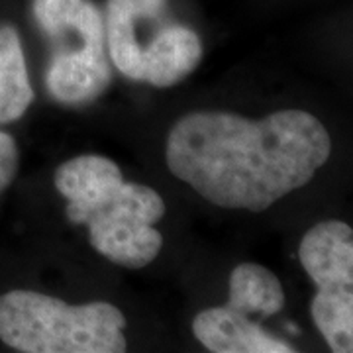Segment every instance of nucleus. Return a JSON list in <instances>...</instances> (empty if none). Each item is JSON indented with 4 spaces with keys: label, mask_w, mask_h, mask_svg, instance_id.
Returning <instances> with one entry per match:
<instances>
[{
    "label": "nucleus",
    "mask_w": 353,
    "mask_h": 353,
    "mask_svg": "<svg viewBox=\"0 0 353 353\" xmlns=\"http://www.w3.org/2000/svg\"><path fill=\"white\" fill-rule=\"evenodd\" d=\"M332 138L314 114L287 108L252 120L222 110L185 114L169 130L171 175L226 210L261 212L308 185Z\"/></svg>",
    "instance_id": "nucleus-1"
},
{
    "label": "nucleus",
    "mask_w": 353,
    "mask_h": 353,
    "mask_svg": "<svg viewBox=\"0 0 353 353\" xmlns=\"http://www.w3.org/2000/svg\"><path fill=\"white\" fill-rule=\"evenodd\" d=\"M126 316L110 303L67 304L36 290L0 294V341L22 353H122Z\"/></svg>",
    "instance_id": "nucleus-2"
},
{
    "label": "nucleus",
    "mask_w": 353,
    "mask_h": 353,
    "mask_svg": "<svg viewBox=\"0 0 353 353\" xmlns=\"http://www.w3.org/2000/svg\"><path fill=\"white\" fill-rule=\"evenodd\" d=\"M34 22L51 43L43 83L53 101L87 106L112 85L104 16L92 0H32Z\"/></svg>",
    "instance_id": "nucleus-3"
},
{
    "label": "nucleus",
    "mask_w": 353,
    "mask_h": 353,
    "mask_svg": "<svg viewBox=\"0 0 353 353\" xmlns=\"http://www.w3.org/2000/svg\"><path fill=\"white\" fill-rule=\"evenodd\" d=\"M299 259L316 285L312 322L334 353L353 352V230L341 220L310 228L299 245Z\"/></svg>",
    "instance_id": "nucleus-4"
},
{
    "label": "nucleus",
    "mask_w": 353,
    "mask_h": 353,
    "mask_svg": "<svg viewBox=\"0 0 353 353\" xmlns=\"http://www.w3.org/2000/svg\"><path fill=\"white\" fill-rule=\"evenodd\" d=\"M165 216L163 196L148 185L122 183L112 199L83 216L92 250L110 263L141 269L155 261L163 236L155 224Z\"/></svg>",
    "instance_id": "nucleus-5"
},
{
    "label": "nucleus",
    "mask_w": 353,
    "mask_h": 353,
    "mask_svg": "<svg viewBox=\"0 0 353 353\" xmlns=\"http://www.w3.org/2000/svg\"><path fill=\"white\" fill-rule=\"evenodd\" d=\"M53 183L57 192L67 201V220L71 224H81L83 216L118 192L124 183V175L110 157L85 153L59 165Z\"/></svg>",
    "instance_id": "nucleus-6"
},
{
    "label": "nucleus",
    "mask_w": 353,
    "mask_h": 353,
    "mask_svg": "<svg viewBox=\"0 0 353 353\" xmlns=\"http://www.w3.org/2000/svg\"><path fill=\"white\" fill-rule=\"evenodd\" d=\"M192 334L212 353H294L289 341L271 336L253 316L228 304L206 308L194 316Z\"/></svg>",
    "instance_id": "nucleus-7"
},
{
    "label": "nucleus",
    "mask_w": 353,
    "mask_h": 353,
    "mask_svg": "<svg viewBox=\"0 0 353 353\" xmlns=\"http://www.w3.org/2000/svg\"><path fill=\"white\" fill-rule=\"evenodd\" d=\"M201 36L183 24L163 26L141 51V83L169 88L179 85L201 65Z\"/></svg>",
    "instance_id": "nucleus-8"
},
{
    "label": "nucleus",
    "mask_w": 353,
    "mask_h": 353,
    "mask_svg": "<svg viewBox=\"0 0 353 353\" xmlns=\"http://www.w3.org/2000/svg\"><path fill=\"white\" fill-rule=\"evenodd\" d=\"M167 0H106L104 34L110 63L130 79L141 83V51L138 24L155 20L165 12Z\"/></svg>",
    "instance_id": "nucleus-9"
},
{
    "label": "nucleus",
    "mask_w": 353,
    "mask_h": 353,
    "mask_svg": "<svg viewBox=\"0 0 353 353\" xmlns=\"http://www.w3.org/2000/svg\"><path fill=\"white\" fill-rule=\"evenodd\" d=\"M36 99L30 83L24 48L12 24L0 26V126L14 124Z\"/></svg>",
    "instance_id": "nucleus-10"
},
{
    "label": "nucleus",
    "mask_w": 353,
    "mask_h": 353,
    "mask_svg": "<svg viewBox=\"0 0 353 353\" xmlns=\"http://www.w3.org/2000/svg\"><path fill=\"white\" fill-rule=\"evenodd\" d=\"M226 304L243 314L271 318L285 308V289L271 269L259 263H240L230 273Z\"/></svg>",
    "instance_id": "nucleus-11"
},
{
    "label": "nucleus",
    "mask_w": 353,
    "mask_h": 353,
    "mask_svg": "<svg viewBox=\"0 0 353 353\" xmlns=\"http://www.w3.org/2000/svg\"><path fill=\"white\" fill-rule=\"evenodd\" d=\"M20 169V150L16 139L0 130V192L8 189L14 183V179L18 176Z\"/></svg>",
    "instance_id": "nucleus-12"
}]
</instances>
